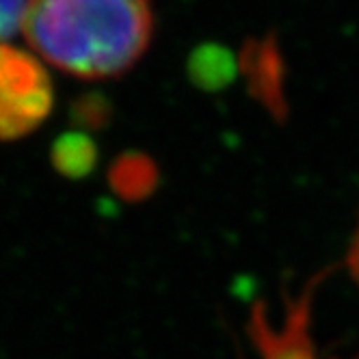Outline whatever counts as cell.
<instances>
[{"label": "cell", "instance_id": "1", "mask_svg": "<svg viewBox=\"0 0 359 359\" xmlns=\"http://www.w3.org/2000/svg\"><path fill=\"white\" fill-rule=\"evenodd\" d=\"M24 37L39 59L81 79H111L147 50L149 0H29Z\"/></svg>", "mask_w": 359, "mask_h": 359}, {"label": "cell", "instance_id": "2", "mask_svg": "<svg viewBox=\"0 0 359 359\" xmlns=\"http://www.w3.org/2000/svg\"><path fill=\"white\" fill-rule=\"evenodd\" d=\"M53 102V81L39 57L0 41V141L31 135Z\"/></svg>", "mask_w": 359, "mask_h": 359}, {"label": "cell", "instance_id": "3", "mask_svg": "<svg viewBox=\"0 0 359 359\" xmlns=\"http://www.w3.org/2000/svg\"><path fill=\"white\" fill-rule=\"evenodd\" d=\"M29 0H0V41H7L18 29H22Z\"/></svg>", "mask_w": 359, "mask_h": 359}, {"label": "cell", "instance_id": "4", "mask_svg": "<svg viewBox=\"0 0 359 359\" xmlns=\"http://www.w3.org/2000/svg\"><path fill=\"white\" fill-rule=\"evenodd\" d=\"M348 264H351L353 277L357 279V284H359V227H357V234H355V241H353V249L348 253Z\"/></svg>", "mask_w": 359, "mask_h": 359}]
</instances>
